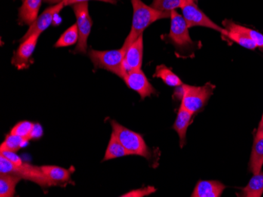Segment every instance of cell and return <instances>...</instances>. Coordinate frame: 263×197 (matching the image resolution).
I'll list each match as a JSON object with an SVG mask.
<instances>
[{"instance_id":"cell-17","label":"cell","mask_w":263,"mask_h":197,"mask_svg":"<svg viewBox=\"0 0 263 197\" xmlns=\"http://www.w3.org/2000/svg\"><path fill=\"white\" fill-rule=\"evenodd\" d=\"M193 113L187 111L181 105L177 113V119L175 123L173 126V129L177 132L180 138V146L181 148L184 147L186 142V134L187 128L190 125L192 118L193 117Z\"/></svg>"},{"instance_id":"cell-30","label":"cell","mask_w":263,"mask_h":197,"mask_svg":"<svg viewBox=\"0 0 263 197\" xmlns=\"http://www.w3.org/2000/svg\"><path fill=\"white\" fill-rule=\"evenodd\" d=\"M91 0H63L65 6H72L73 4H78V3L88 2ZM97 1H101V2L108 3V4H115L117 3L116 0H97Z\"/></svg>"},{"instance_id":"cell-18","label":"cell","mask_w":263,"mask_h":197,"mask_svg":"<svg viewBox=\"0 0 263 197\" xmlns=\"http://www.w3.org/2000/svg\"><path fill=\"white\" fill-rule=\"evenodd\" d=\"M222 25L224 26V29L227 30L226 37H228L233 42H236L247 49L255 50V48H258L252 39H250L247 35L238 30L233 26L232 20H224L222 22Z\"/></svg>"},{"instance_id":"cell-25","label":"cell","mask_w":263,"mask_h":197,"mask_svg":"<svg viewBox=\"0 0 263 197\" xmlns=\"http://www.w3.org/2000/svg\"><path fill=\"white\" fill-rule=\"evenodd\" d=\"M79 40V32L77 24L70 26L69 29L65 31L57 42L54 44V48H66L74 45Z\"/></svg>"},{"instance_id":"cell-31","label":"cell","mask_w":263,"mask_h":197,"mask_svg":"<svg viewBox=\"0 0 263 197\" xmlns=\"http://www.w3.org/2000/svg\"><path fill=\"white\" fill-rule=\"evenodd\" d=\"M255 138H263V120L260 121L255 133Z\"/></svg>"},{"instance_id":"cell-29","label":"cell","mask_w":263,"mask_h":197,"mask_svg":"<svg viewBox=\"0 0 263 197\" xmlns=\"http://www.w3.org/2000/svg\"><path fill=\"white\" fill-rule=\"evenodd\" d=\"M0 155L10 160L14 165H19L24 162L22 158L16 154V152H11V151H0Z\"/></svg>"},{"instance_id":"cell-19","label":"cell","mask_w":263,"mask_h":197,"mask_svg":"<svg viewBox=\"0 0 263 197\" xmlns=\"http://www.w3.org/2000/svg\"><path fill=\"white\" fill-rule=\"evenodd\" d=\"M263 166V138H255L250 157L249 169L253 174L261 171Z\"/></svg>"},{"instance_id":"cell-34","label":"cell","mask_w":263,"mask_h":197,"mask_svg":"<svg viewBox=\"0 0 263 197\" xmlns=\"http://www.w3.org/2000/svg\"><path fill=\"white\" fill-rule=\"evenodd\" d=\"M194 1H196V0H194Z\"/></svg>"},{"instance_id":"cell-10","label":"cell","mask_w":263,"mask_h":197,"mask_svg":"<svg viewBox=\"0 0 263 197\" xmlns=\"http://www.w3.org/2000/svg\"><path fill=\"white\" fill-rule=\"evenodd\" d=\"M66 6H65L63 1L60 4H55L53 7L46 9L44 13L40 15L31 26H29V29H28L26 33L22 36V39H20V42L27 39L33 34H40L41 35L47 28H49L52 25L55 15H57Z\"/></svg>"},{"instance_id":"cell-13","label":"cell","mask_w":263,"mask_h":197,"mask_svg":"<svg viewBox=\"0 0 263 197\" xmlns=\"http://www.w3.org/2000/svg\"><path fill=\"white\" fill-rule=\"evenodd\" d=\"M226 186L218 181H199L191 196L220 197Z\"/></svg>"},{"instance_id":"cell-1","label":"cell","mask_w":263,"mask_h":197,"mask_svg":"<svg viewBox=\"0 0 263 197\" xmlns=\"http://www.w3.org/2000/svg\"><path fill=\"white\" fill-rule=\"evenodd\" d=\"M134 8V17L131 30L122 46V50L125 54L129 46L135 42L148 26L160 19L169 18L171 12H163L155 10L151 6L143 4L141 0H131Z\"/></svg>"},{"instance_id":"cell-20","label":"cell","mask_w":263,"mask_h":197,"mask_svg":"<svg viewBox=\"0 0 263 197\" xmlns=\"http://www.w3.org/2000/svg\"><path fill=\"white\" fill-rule=\"evenodd\" d=\"M129 152L125 149V147L121 143L117 135L112 132L110 135V142H109L106 152H105L103 161L114 160V159L121 158V157L129 156Z\"/></svg>"},{"instance_id":"cell-8","label":"cell","mask_w":263,"mask_h":197,"mask_svg":"<svg viewBox=\"0 0 263 197\" xmlns=\"http://www.w3.org/2000/svg\"><path fill=\"white\" fill-rule=\"evenodd\" d=\"M171 31L168 39L177 48H187L193 45V40L189 35L187 23L182 15L178 14L176 10L171 11Z\"/></svg>"},{"instance_id":"cell-14","label":"cell","mask_w":263,"mask_h":197,"mask_svg":"<svg viewBox=\"0 0 263 197\" xmlns=\"http://www.w3.org/2000/svg\"><path fill=\"white\" fill-rule=\"evenodd\" d=\"M11 135H17L26 138L28 140H37L43 135V128L41 125L33 123L27 120L20 121L16 123L10 130Z\"/></svg>"},{"instance_id":"cell-24","label":"cell","mask_w":263,"mask_h":197,"mask_svg":"<svg viewBox=\"0 0 263 197\" xmlns=\"http://www.w3.org/2000/svg\"><path fill=\"white\" fill-rule=\"evenodd\" d=\"M29 142L26 138L10 133L6 135L5 140L0 145V151H11L16 152L24 147H26Z\"/></svg>"},{"instance_id":"cell-21","label":"cell","mask_w":263,"mask_h":197,"mask_svg":"<svg viewBox=\"0 0 263 197\" xmlns=\"http://www.w3.org/2000/svg\"><path fill=\"white\" fill-rule=\"evenodd\" d=\"M21 180V178L11 173H0V196H14L16 186Z\"/></svg>"},{"instance_id":"cell-2","label":"cell","mask_w":263,"mask_h":197,"mask_svg":"<svg viewBox=\"0 0 263 197\" xmlns=\"http://www.w3.org/2000/svg\"><path fill=\"white\" fill-rule=\"evenodd\" d=\"M0 173H11L25 180L37 184L43 189L54 186L52 182L46 177L41 167L32 165L23 162L19 165H14L10 160L0 155Z\"/></svg>"},{"instance_id":"cell-9","label":"cell","mask_w":263,"mask_h":197,"mask_svg":"<svg viewBox=\"0 0 263 197\" xmlns=\"http://www.w3.org/2000/svg\"><path fill=\"white\" fill-rule=\"evenodd\" d=\"M123 79L130 89L138 93L142 100L158 94L141 69L127 72Z\"/></svg>"},{"instance_id":"cell-28","label":"cell","mask_w":263,"mask_h":197,"mask_svg":"<svg viewBox=\"0 0 263 197\" xmlns=\"http://www.w3.org/2000/svg\"><path fill=\"white\" fill-rule=\"evenodd\" d=\"M157 189L153 186H147V187L141 188V189H134V190L129 191L126 193L121 195L122 197H143L150 195L151 194L156 192Z\"/></svg>"},{"instance_id":"cell-33","label":"cell","mask_w":263,"mask_h":197,"mask_svg":"<svg viewBox=\"0 0 263 197\" xmlns=\"http://www.w3.org/2000/svg\"><path fill=\"white\" fill-rule=\"evenodd\" d=\"M261 120H263V113H262V116H261Z\"/></svg>"},{"instance_id":"cell-5","label":"cell","mask_w":263,"mask_h":197,"mask_svg":"<svg viewBox=\"0 0 263 197\" xmlns=\"http://www.w3.org/2000/svg\"><path fill=\"white\" fill-rule=\"evenodd\" d=\"M215 86L208 83L204 86H196L183 84L180 86L181 104L185 110L193 114L202 110L214 93Z\"/></svg>"},{"instance_id":"cell-12","label":"cell","mask_w":263,"mask_h":197,"mask_svg":"<svg viewBox=\"0 0 263 197\" xmlns=\"http://www.w3.org/2000/svg\"><path fill=\"white\" fill-rule=\"evenodd\" d=\"M143 54V35H141L125 51L124 64L126 73L136 69H141Z\"/></svg>"},{"instance_id":"cell-26","label":"cell","mask_w":263,"mask_h":197,"mask_svg":"<svg viewBox=\"0 0 263 197\" xmlns=\"http://www.w3.org/2000/svg\"><path fill=\"white\" fill-rule=\"evenodd\" d=\"M187 0H153L151 7L163 12H171L177 8H182Z\"/></svg>"},{"instance_id":"cell-22","label":"cell","mask_w":263,"mask_h":197,"mask_svg":"<svg viewBox=\"0 0 263 197\" xmlns=\"http://www.w3.org/2000/svg\"><path fill=\"white\" fill-rule=\"evenodd\" d=\"M263 194V172L254 174L248 185L242 189L240 196L261 197Z\"/></svg>"},{"instance_id":"cell-7","label":"cell","mask_w":263,"mask_h":197,"mask_svg":"<svg viewBox=\"0 0 263 197\" xmlns=\"http://www.w3.org/2000/svg\"><path fill=\"white\" fill-rule=\"evenodd\" d=\"M182 16L187 23V27L190 28L200 26L208 28L220 32L221 35L226 36L227 30L224 28L220 27L216 23H214L211 18L208 17L202 10L195 4L194 0H187L182 8Z\"/></svg>"},{"instance_id":"cell-16","label":"cell","mask_w":263,"mask_h":197,"mask_svg":"<svg viewBox=\"0 0 263 197\" xmlns=\"http://www.w3.org/2000/svg\"><path fill=\"white\" fill-rule=\"evenodd\" d=\"M41 168L54 186H64L65 185L72 183L70 170L54 165L41 166Z\"/></svg>"},{"instance_id":"cell-3","label":"cell","mask_w":263,"mask_h":197,"mask_svg":"<svg viewBox=\"0 0 263 197\" xmlns=\"http://www.w3.org/2000/svg\"><path fill=\"white\" fill-rule=\"evenodd\" d=\"M95 69L107 70L123 79L126 74L124 64L125 53L122 48L112 51H96L90 50L88 53Z\"/></svg>"},{"instance_id":"cell-15","label":"cell","mask_w":263,"mask_h":197,"mask_svg":"<svg viewBox=\"0 0 263 197\" xmlns=\"http://www.w3.org/2000/svg\"><path fill=\"white\" fill-rule=\"evenodd\" d=\"M43 1L44 0H22L18 14L20 24L31 26L36 20Z\"/></svg>"},{"instance_id":"cell-11","label":"cell","mask_w":263,"mask_h":197,"mask_svg":"<svg viewBox=\"0 0 263 197\" xmlns=\"http://www.w3.org/2000/svg\"><path fill=\"white\" fill-rule=\"evenodd\" d=\"M40 36V34H33L22 41L17 48L14 57L12 58L11 63L19 70L26 69L29 66L31 57L37 45Z\"/></svg>"},{"instance_id":"cell-32","label":"cell","mask_w":263,"mask_h":197,"mask_svg":"<svg viewBox=\"0 0 263 197\" xmlns=\"http://www.w3.org/2000/svg\"><path fill=\"white\" fill-rule=\"evenodd\" d=\"M44 1L47 4H58L63 2V0H44Z\"/></svg>"},{"instance_id":"cell-23","label":"cell","mask_w":263,"mask_h":197,"mask_svg":"<svg viewBox=\"0 0 263 197\" xmlns=\"http://www.w3.org/2000/svg\"><path fill=\"white\" fill-rule=\"evenodd\" d=\"M154 77L160 78L168 86L177 87L183 85L182 80L178 77V76L173 73L169 68H167L164 64H160L156 67Z\"/></svg>"},{"instance_id":"cell-27","label":"cell","mask_w":263,"mask_h":197,"mask_svg":"<svg viewBox=\"0 0 263 197\" xmlns=\"http://www.w3.org/2000/svg\"><path fill=\"white\" fill-rule=\"evenodd\" d=\"M233 24L236 29L247 35L250 39H252L258 48H263V34L260 33L259 32L254 30V29L236 24L234 22H233Z\"/></svg>"},{"instance_id":"cell-4","label":"cell","mask_w":263,"mask_h":197,"mask_svg":"<svg viewBox=\"0 0 263 197\" xmlns=\"http://www.w3.org/2000/svg\"><path fill=\"white\" fill-rule=\"evenodd\" d=\"M110 123L114 133L117 135L130 155L140 156L147 160H150L152 151L140 134L129 130L115 120H111Z\"/></svg>"},{"instance_id":"cell-6","label":"cell","mask_w":263,"mask_h":197,"mask_svg":"<svg viewBox=\"0 0 263 197\" xmlns=\"http://www.w3.org/2000/svg\"><path fill=\"white\" fill-rule=\"evenodd\" d=\"M77 18V26L79 32V40L74 50V53L86 54L88 48V39L92 27V20L88 11V2L78 3L72 5Z\"/></svg>"}]
</instances>
